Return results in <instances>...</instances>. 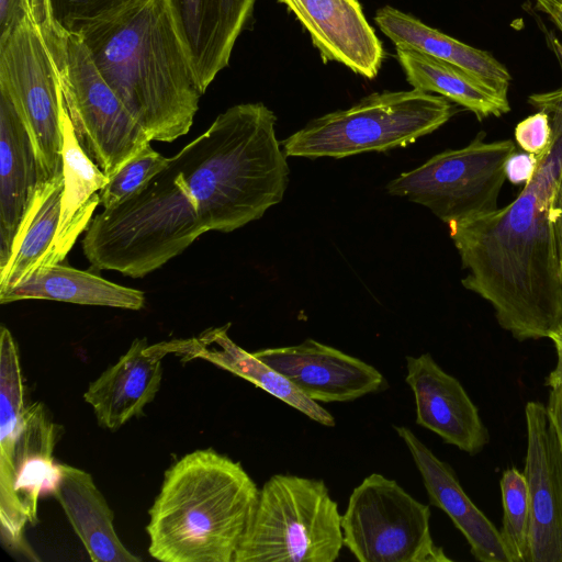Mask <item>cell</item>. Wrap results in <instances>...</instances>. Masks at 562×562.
Instances as JSON below:
<instances>
[{
	"label": "cell",
	"instance_id": "obj_6",
	"mask_svg": "<svg viewBox=\"0 0 562 562\" xmlns=\"http://www.w3.org/2000/svg\"><path fill=\"white\" fill-rule=\"evenodd\" d=\"M23 379L0 380V535L3 546L40 561L25 538L37 522L38 501L52 494L59 475L53 453L60 434L41 402L25 405Z\"/></svg>",
	"mask_w": 562,
	"mask_h": 562
},
{
	"label": "cell",
	"instance_id": "obj_5",
	"mask_svg": "<svg viewBox=\"0 0 562 562\" xmlns=\"http://www.w3.org/2000/svg\"><path fill=\"white\" fill-rule=\"evenodd\" d=\"M206 233L170 157L168 165L115 206L90 221L82 250L92 267L142 278Z\"/></svg>",
	"mask_w": 562,
	"mask_h": 562
},
{
	"label": "cell",
	"instance_id": "obj_15",
	"mask_svg": "<svg viewBox=\"0 0 562 562\" xmlns=\"http://www.w3.org/2000/svg\"><path fill=\"white\" fill-rule=\"evenodd\" d=\"M405 381L415 397L416 423L437 434L449 445L475 454L490 435L462 384L431 357H406Z\"/></svg>",
	"mask_w": 562,
	"mask_h": 562
},
{
	"label": "cell",
	"instance_id": "obj_4",
	"mask_svg": "<svg viewBox=\"0 0 562 562\" xmlns=\"http://www.w3.org/2000/svg\"><path fill=\"white\" fill-rule=\"evenodd\" d=\"M258 496L239 462L212 448L184 454L166 470L148 510V553L161 562H234Z\"/></svg>",
	"mask_w": 562,
	"mask_h": 562
},
{
	"label": "cell",
	"instance_id": "obj_21",
	"mask_svg": "<svg viewBox=\"0 0 562 562\" xmlns=\"http://www.w3.org/2000/svg\"><path fill=\"white\" fill-rule=\"evenodd\" d=\"M162 358L146 338H136L114 364L89 384L83 398L102 428L116 431L143 414L159 391Z\"/></svg>",
	"mask_w": 562,
	"mask_h": 562
},
{
	"label": "cell",
	"instance_id": "obj_24",
	"mask_svg": "<svg viewBox=\"0 0 562 562\" xmlns=\"http://www.w3.org/2000/svg\"><path fill=\"white\" fill-rule=\"evenodd\" d=\"M374 21L395 46L412 47L453 64L480 77L507 97L510 74L487 52L464 44L392 7L379 9Z\"/></svg>",
	"mask_w": 562,
	"mask_h": 562
},
{
	"label": "cell",
	"instance_id": "obj_26",
	"mask_svg": "<svg viewBox=\"0 0 562 562\" xmlns=\"http://www.w3.org/2000/svg\"><path fill=\"white\" fill-rule=\"evenodd\" d=\"M396 56L414 89L438 93L473 112L479 120L501 116L510 110L507 97L453 64L407 46H396Z\"/></svg>",
	"mask_w": 562,
	"mask_h": 562
},
{
	"label": "cell",
	"instance_id": "obj_18",
	"mask_svg": "<svg viewBox=\"0 0 562 562\" xmlns=\"http://www.w3.org/2000/svg\"><path fill=\"white\" fill-rule=\"evenodd\" d=\"M43 177L30 132L10 95L0 89V271Z\"/></svg>",
	"mask_w": 562,
	"mask_h": 562
},
{
	"label": "cell",
	"instance_id": "obj_29",
	"mask_svg": "<svg viewBox=\"0 0 562 562\" xmlns=\"http://www.w3.org/2000/svg\"><path fill=\"white\" fill-rule=\"evenodd\" d=\"M167 157L156 151L150 143L124 162L101 189L100 204L103 209L117 205L138 191L168 165Z\"/></svg>",
	"mask_w": 562,
	"mask_h": 562
},
{
	"label": "cell",
	"instance_id": "obj_22",
	"mask_svg": "<svg viewBox=\"0 0 562 562\" xmlns=\"http://www.w3.org/2000/svg\"><path fill=\"white\" fill-rule=\"evenodd\" d=\"M53 496L93 562H139L119 538L114 514L90 473L59 464Z\"/></svg>",
	"mask_w": 562,
	"mask_h": 562
},
{
	"label": "cell",
	"instance_id": "obj_10",
	"mask_svg": "<svg viewBox=\"0 0 562 562\" xmlns=\"http://www.w3.org/2000/svg\"><path fill=\"white\" fill-rule=\"evenodd\" d=\"M52 24L27 18L0 40V89L10 95L30 132L45 180L63 173V119L67 110Z\"/></svg>",
	"mask_w": 562,
	"mask_h": 562
},
{
	"label": "cell",
	"instance_id": "obj_14",
	"mask_svg": "<svg viewBox=\"0 0 562 562\" xmlns=\"http://www.w3.org/2000/svg\"><path fill=\"white\" fill-rule=\"evenodd\" d=\"M252 353L315 402H349L378 392L385 384L374 367L312 338Z\"/></svg>",
	"mask_w": 562,
	"mask_h": 562
},
{
	"label": "cell",
	"instance_id": "obj_8",
	"mask_svg": "<svg viewBox=\"0 0 562 562\" xmlns=\"http://www.w3.org/2000/svg\"><path fill=\"white\" fill-rule=\"evenodd\" d=\"M453 114L443 97L416 89L371 93L345 110L310 121L282 142L289 157L342 158L406 147Z\"/></svg>",
	"mask_w": 562,
	"mask_h": 562
},
{
	"label": "cell",
	"instance_id": "obj_30",
	"mask_svg": "<svg viewBox=\"0 0 562 562\" xmlns=\"http://www.w3.org/2000/svg\"><path fill=\"white\" fill-rule=\"evenodd\" d=\"M53 24L79 35L89 25L111 15L132 0H46Z\"/></svg>",
	"mask_w": 562,
	"mask_h": 562
},
{
	"label": "cell",
	"instance_id": "obj_19",
	"mask_svg": "<svg viewBox=\"0 0 562 562\" xmlns=\"http://www.w3.org/2000/svg\"><path fill=\"white\" fill-rule=\"evenodd\" d=\"M229 324L204 330L196 337L172 339L154 344L164 357L176 355L184 362L193 359L209 361L243 378L270 395L300 411L321 425L333 427L334 416L303 393L284 375L236 345L228 336Z\"/></svg>",
	"mask_w": 562,
	"mask_h": 562
},
{
	"label": "cell",
	"instance_id": "obj_33",
	"mask_svg": "<svg viewBox=\"0 0 562 562\" xmlns=\"http://www.w3.org/2000/svg\"><path fill=\"white\" fill-rule=\"evenodd\" d=\"M540 160L526 151H514L505 162L506 179L514 184H528L535 177Z\"/></svg>",
	"mask_w": 562,
	"mask_h": 562
},
{
	"label": "cell",
	"instance_id": "obj_38",
	"mask_svg": "<svg viewBox=\"0 0 562 562\" xmlns=\"http://www.w3.org/2000/svg\"><path fill=\"white\" fill-rule=\"evenodd\" d=\"M560 181L562 182V168H561V172H560V177H559Z\"/></svg>",
	"mask_w": 562,
	"mask_h": 562
},
{
	"label": "cell",
	"instance_id": "obj_36",
	"mask_svg": "<svg viewBox=\"0 0 562 562\" xmlns=\"http://www.w3.org/2000/svg\"><path fill=\"white\" fill-rule=\"evenodd\" d=\"M554 342L558 353V363L555 368L549 373L546 380V385L551 389L562 386V327L551 337Z\"/></svg>",
	"mask_w": 562,
	"mask_h": 562
},
{
	"label": "cell",
	"instance_id": "obj_23",
	"mask_svg": "<svg viewBox=\"0 0 562 562\" xmlns=\"http://www.w3.org/2000/svg\"><path fill=\"white\" fill-rule=\"evenodd\" d=\"M63 175L60 215L50 266L61 262L87 229L100 204L99 193L109 180L80 147L67 110L63 119Z\"/></svg>",
	"mask_w": 562,
	"mask_h": 562
},
{
	"label": "cell",
	"instance_id": "obj_37",
	"mask_svg": "<svg viewBox=\"0 0 562 562\" xmlns=\"http://www.w3.org/2000/svg\"><path fill=\"white\" fill-rule=\"evenodd\" d=\"M537 8L550 16L562 31V0H535Z\"/></svg>",
	"mask_w": 562,
	"mask_h": 562
},
{
	"label": "cell",
	"instance_id": "obj_35",
	"mask_svg": "<svg viewBox=\"0 0 562 562\" xmlns=\"http://www.w3.org/2000/svg\"><path fill=\"white\" fill-rule=\"evenodd\" d=\"M546 406L562 448V386L551 389Z\"/></svg>",
	"mask_w": 562,
	"mask_h": 562
},
{
	"label": "cell",
	"instance_id": "obj_1",
	"mask_svg": "<svg viewBox=\"0 0 562 562\" xmlns=\"http://www.w3.org/2000/svg\"><path fill=\"white\" fill-rule=\"evenodd\" d=\"M562 168V135L516 199L488 214L449 224L469 272L462 285L486 300L516 339H541L562 327V265L550 207Z\"/></svg>",
	"mask_w": 562,
	"mask_h": 562
},
{
	"label": "cell",
	"instance_id": "obj_32",
	"mask_svg": "<svg viewBox=\"0 0 562 562\" xmlns=\"http://www.w3.org/2000/svg\"><path fill=\"white\" fill-rule=\"evenodd\" d=\"M27 18L38 23L52 21L46 0H0V40Z\"/></svg>",
	"mask_w": 562,
	"mask_h": 562
},
{
	"label": "cell",
	"instance_id": "obj_28",
	"mask_svg": "<svg viewBox=\"0 0 562 562\" xmlns=\"http://www.w3.org/2000/svg\"><path fill=\"white\" fill-rule=\"evenodd\" d=\"M501 493L503 525L501 538L509 562H529L530 557V498L524 472L515 468L502 474Z\"/></svg>",
	"mask_w": 562,
	"mask_h": 562
},
{
	"label": "cell",
	"instance_id": "obj_7",
	"mask_svg": "<svg viewBox=\"0 0 562 562\" xmlns=\"http://www.w3.org/2000/svg\"><path fill=\"white\" fill-rule=\"evenodd\" d=\"M341 515L323 480L274 474L259 490L234 562H334Z\"/></svg>",
	"mask_w": 562,
	"mask_h": 562
},
{
	"label": "cell",
	"instance_id": "obj_12",
	"mask_svg": "<svg viewBox=\"0 0 562 562\" xmlns=\"http://www.w3.org/2000/svg\"><path fill=\"white\" fill-rule=\"evenodd\" d=\"M344 546L360 562H450L430 532V509L400 484L372 473L341 515Z\"/></svg>",
	"mask_w": 562,
	"mask_h": 562
},
{
	"label": "cell",
	"instance_id": "obj_17",
	"mask_svg": "<svg viewBox=\"0 0 562 562\" xmlns=\"http://www.w3.org/2000/svg\"><path fill=\"white\" fill-rule=\"evenodd\" d=\"M202 93L229 61L256 0H168Z\"/></svg>",
	"mask_w": 562,
	"mask_h": 562
},
{
	"label": "cell",
	"instance_id": "obj_20",
	"mask_svg": "<svg viewBox=\"0 0 562 562\" xmlns=\"http://www.w3.org/2000/svg\"><path fill=\"white\" fill-rule=\"evenodd\" d=\"M422 475L431 505L443 510L481 562H509L501 532L463 491L454 471L405 426H394Z\"/></svg>",
	"mask_w": 562,
	"mask_h": 562
},
{
	"label": "cell",
	"instance_id": "obj_27",
	"mask_svg": "<svg viewBox=\"0 0 562 562\" xmlns=\"http://www.w3.org/2000/svg\"><path fill=\"white\" fill-rule=\"evenodd\" d=\"M63 187V173L41 181L15 236L10 259L0 271V293L16 286L38 269L50 266Z\"/></svg>",
	"mask_w": 562,
	"mask_h": 562
},
{
	"label": "cell",
	"instance_id": "obj_25",
	"mask_svg": "<svg viewBox=\"0 0 562 562\" xmlns=\"http://www.w3.org/2000/svg\"><path fill=\"white\" fill-rule=\"evenodd\" d=\"M30 299L133 311L145 305L144 292L60 262L38 269L16 286L0 293L1 304Z\"/></svg>",
	"mask_w": 562,
	"mask_h": 562
},
{
	"label": "cell",
	"instance_id": "obj_13",
	"mask_svg": "<svg viewBox=\"0 0 562 562\" xmlns=\"http://www.w3.org/2000/svg\"><path fill=\"white\" fill-rule=\"evenodd\" d=\"M524 475L530 498L529 562H562V448L547 406H525Z\"/></svg>",
	"mask_w": 562,
	"mask_h": 562
},
{
	"label": "cell",
	"instance_id": "obj_31",
	"mask_svg": "<svg viewBox=\"0 0 562 562\" xmlns=\"http://www.w3.org/2000/svg\"><path fill=\"white\" fill-rule=\"evenodd\" d=\"M515 140L524 151L541 160L553 145L549 115L538 111L520 121L515 127Z\"/></svg>",
	"mask_w": 562,
	"mask_h": 562
},
{
	"label": "cell",
	"instance_id": "obj_9",
	"mask_svg": "<svg viewBox=\"0 0 562 562\" xmlns=\"http://www.w3.org/2000/svg\"><path fill=\"white\" fill-rule=\"evenodd\" d=\"M50 35L76 138L86 155L111 177L150 139L105 81L83 40L54 24Z\"/></svg>",
	"mask_w": 562,
	"mask_h": 562
},
{
	"label": "cell",
	"instance_id": "obj_3",
	"mask_svg": "<svg viewBox=\"0 0 562 562\" xmlns=\"http://www.w3.org/2000/svg\"><path fill=\"white\" fill-rule=\"evenodd\" d=\"M276 121L260 102L234 105L171 157L206 232H233L282 201L289 166Z\"/></svg>",
	"mask_w": 562,
	"mask_h": 562
},
{
	"label": "cell",
	"instance_id": "obj_2",
	"mask_svg": "<svg viewBox=\"0 0 562 562\" xmlns=\"http://www.w3.org/2000/svg\"><path fill=\"white\" fill-rule=\"evenodd\" d=\"M79 36L150 140L189 132L203 93L168 0H132Z\"/></svg>",
	"mask_w": 562,
	"mask_h": 562
},
{
	"label": "cell",
	"instance_id": "obj_34",
	"mask_svg": "<svg viewBox=\"0 0 562 562\" xmlns=\"http://www.w3.org/2000/svg\"><path fill=\"white\" fill-rule=\"evenodd\" d=\"M528 102L549 115L553 135H562V88L531 94Z\"/></svg>",
	"mask_w": 562,
	"mask_h": 562
},
{
	"label": "cell",
	"instance_id": "obj_16",
	"mask_svg": "<svg viewBox=\"0 0 562 562\" xmlns=\"http://www.w3.org/2000/svg\"><path fill=\"white\" fill-rule=\"evenodd\" d=\"M308 32L325 61H336L373 79L383 46L358 0H279Z\"/></svg>",
	"mask_w": 562,
	"mask_h": 562
},
{
	"label": "cell",
	"instance_id": "obj_11",
	"mask_svg": "<svg viewBox=\"0 0 562 562\" xmlns=\"http://www.w3.org/2000/svg\"><path fill=\"white\" fill-rule=\"evenodd\" d=\"M484 135L401 173L387 183V192L426 206L447 225L494 212L505 162L516 146L510 139L485 142Z\"/></svg>",
	"mask_w": 562,
	"mask_h": 562
}]
</instances>
